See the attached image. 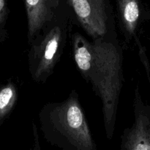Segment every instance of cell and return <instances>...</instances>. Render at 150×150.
Returning a JSON list of instances; mask_svg holds the SVG:
<instances>
[{"label": "cell", "mask_w": 150, "mask_h": 150, "mask_svg": "<svg viewBox=\"0 0 150 150\" xmlns=\"http://www.w3.org/2000/svg\"><path fill=\"white\" fill-rule=\"evenodd\" d=\"M18 99V88L14 81L0 84V127L13 113Z\"/></svg>", "instance_id": "obj_8"}, {"label": "cell", "mask_w": 150, "mask_h": 150, "mask_svg": "<svg viewBox=\"0 0 150 150\" xmlns=\"http://www.w3.org/2000/svg\"><path fill=\"white\" fill-rule=\"evenodd\" d=\"M38 119L44 139L53 146L60 150H98L76 90L64 101L44 104Z\"/></svg>", "instance_id": "obj_2"}, {"label": "cell", "mask_w": 150, "mask_h": 150, "mask_svg": "<svg viewBox=\"0 0 150 150\" xmlns=\"http://www.w3.org/2000/svg\"><path fill=\"white\" fill-rule=\"evenodd\" d=\"M71 40L78 70L100 99L105 136L111 140L124 83L123 51L117 32L91 40L76 32Z\"/></svg>", "instance_id": "obj_1"}, {"label": "cell", "mask_w": 150, "mask_h": 150, "mask_svg": "<svg viewBox=\"0 0 150 150\" xmlns=\"http://www.w3.org/2000/svg\"><path fill=\"white\" fill-rule=\"evenodd\" d=\"M120 26L125 41L130 44L137 37V30L142 17L139 0H118Z\"/></svg>", "instance_id": "obj_7"}, {"label": "cell", "mask_w": 150, "mask_h": 150, "mask_svg": "<svg viewBox=\"0 0 150 150\" xmlns=\"http://www.w3.org/2000/svg\"><path fill=\"white\" fill-rule=\"evenodd\" d=\"M79 26L91 39L116 32L114 19L105 0H67Z\"/></svg>", "instance_id": "obj_4"}, {"label": "cell", "mask_w": 150, "mask_h": 150, "mask_svg": "<svg viewBox=\"0 0 150 150\" xmlns=\"http://www.w3.org/2000/svg\"><path fill=\"white\" fill-rule=\"evenodd\" d=\"M34 150H41L40 147L39 145L35 146V148H34Z\"/></svg>", "instance_id": "obj_10"}, {"label": "cell", "mask_w": 150, "mask_h": 150, "mask_svg": "<svg viewBox=\"0 0 150 150\" xmlns=\"http://www.w3.org/2000/svg\"><path fill=\"white\" fill-rule=\"evenodd\" d=\"M73 26L70 18L59 13L29 45L28 66L34 82L45 83L54 73L64 53Z\"/></svg>", "instance_id": "obj_3"}, {"label": "cell", "mask_w": 150, "mask_h": 150, "mask_svg": "<svg viewBox=\"0 0 150 150\" xmlns=\"http://www.w3.org/2000/svg\"><path fill=\"white\" fill-rule=\"evenodd\" d=\"M9 12L7 0H0V42H4L7 37L5 26Z\"/></svg>", "instance_id": "obj_9"}, {"label": "cell", "mask_w": 150, "mask_h": 150, "mask_svg": "<svg viewBox=\"0 0 150 150\" xmlns=\"http://www.w3.org/2000/svg\"><path fill=\"white\" fill-rule=\"evenodd\" d=\"M27 18V41L32 44L37 35L59 14V0H24Z\"/></svg>", "instance_id": "obj_6"}, {"label": "cell", "mask_w": 150, "mask_h": 150, "mask_svg": "<svg viewBox=\"0 0 150 150\" xmlns=\"http://www.w3.org/2000/svg\"><path fill=\"white\" fill-rule=\"evenodd\" d=\"M134 121L121 137V150H150V105L142 100L137 85L133 99Z\"/></svg>", "instance_id": "obj_5"}]
</instances>
